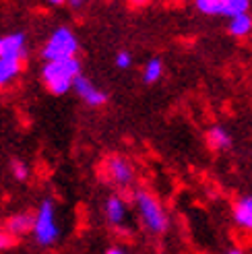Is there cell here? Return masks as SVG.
Listing matches in <instances>:
<instances>
[{"instance_id": "6da1fadb", "label": "cell", "mask_w": 252, "mask_h": 254, "mask_svg": "<svg viewBox=\"0 0 252 254\" xmlns=\"http://www.w3.org/2000/svg\"><path fill=\"white\" fill-rule=\"evenodd\" d=\"M132 200H134V207H136V213L141 217V223L143 227L153 234V236H163L168 230H170V215L168 211L163 209L161 200L149 192V190H134L132 194Z\"/></svg>"}, {"instance_id": "7a4b0ae2", "label": "cell", "mask_w": 252, "mask_h": 254, "mask_svg": "<svg viewBox=\"0 0 252 254\" xmlns=\"http://www.w3.org/2000/svg\"><path fill=\"white\" fill-rule=\"evenodd\" d=\"M79 74H81V60L74 56V58L46 62L42 68V81L50 93L64 95L72 89V83Z\"/></svg>"}, {"instance_id": "3957f363", "label": "cell", "mask_w": 252, "mask_h": 254, "mask_svg": "<svg viewBox=\"0 0 252 254\" xmlns=\"http://www.w3.org/2000/svg\"><path fill=\"white\" fill-rule=\"evenodd\" d=\"M31 234L37 246L50 248L58 244V240L62 236L60 223H58V213H56V202L52 198H44L40 202V207L33 213V227Z\"/></svg>"}, {"instance_id": "277c9868", "label": "cell", "mask_w": 252, "mask_h": 254, "mask_svg": "<svg viewBox=\"0 0 252 254\" xmlns=\"http://www.w3.org/2000/svg\"><path fill=\"white\" fill-rule=\"evenodd\" d=\"M79 50V40L68 27H58L54 33L48 37L44 44L42 58L44 62H54V60H64V58H74Z\"/></svg>"}, {"instance_id": "5b68a950", "label": "cell", "mask_w": 252, "mask_h": 254, "mask_svg": "<svg viewBox=\"0 0 252 254\" xmlns=\"http://www.w3.org/2000/svg\"><path fill=\"white\" fill-rule=\"evenodd\" d=\"M104 176L110 184H114L116 188H130L136 180V172L132 163L122 157V155H110L104 161Z\"/></svg>"}, {"instance_id": "8992f818", "label": "cell", "mask_w": 252, "mask_h": 254, "mask_svg": "<svg viewBox=\"0 0 252 254\" xmlns=\"http://www.w3.org/2000/svg\"><path fill=\"white\" fill-rule=\"evenodd\" d=\"M196 8L203 15H225L240 17L250 8V0H196Z\"/></svg>"}, {"instance_id": "52a82bcc", "label": "cell", "mask_w": 252, "mask_h": 254, "mask_svg": "<svg viewBox=\"0 0 252 254\" xmlns=\"http://www.w3.org/2000/svg\"><path fill=\"white\" fill-rule=\"evenodd\" d=\"M27 56V35L23 31L0 35V58H15L25 60Z\"/></svg>"}, {"instance_id": "ba28073f", "label": "cell", "mask_w": 252, "mask_h": 254, "mask_svg": "<svg viewBox=\"0 0 252 254\" xmlns=\"http://www.w3.org/2000/svg\"><path fill=\"white\" fill-rule=\"evenodd\" d=\"M72 89H74V93H77L85 104L91 106V108H99V106H104L108 101V95L102 91V89H97L89 79L83 77V74H79V77L74 79Z\"/></svg>"}, {"instance_id": "9c48e42d", "label": "cell", "mask_w": 252, "mask_h": 254, "mask_svg": "<svg viewBox=\"0 0 252 254\" xmlns=\"http://www.w3.org/2000/svg\"><path fill=\"white\" fill-rule=\"evenodd\" d=\"M126 215H128V211H126V200L122 196L112 194V196L106 198L104 217L112 227H122L126 223Z\"/></svg>"}, {"instance_id": "30bf717a", "label": "cell", "mask_w": 252, "mask_h": 254, "mask_svg": "<svg viewBox=\"0 0 252 254\" xmlns=\"http://www.w3.org/2000/svg\"><path fill=\"white\" fill-rule=\"evenodd\" d=\"M31 227H33V213L21 211V213L10 215V217L6 219L4 232H6L10 238H21V236L31 234Z\"/></svg>"}, {"instance_id": "8fae6325", "label": "cell", "mask_w": 252, "mask_h": 254, "mask_svg": "<svg viewBox=\"0 0 252 254\" xmlns=\"http://www.w3.org/2000/svg\"><path fill=\"white\" fill-rule=\"evenodd\" d=\"M234 223L244 232H252V194L242 196L234 202L232 209Z\"/></svg>"}, {"instance_id": "7c38bea8", "label": "cell", "mask_w": 252, "mask_h": 254, "mask_svg": "<svg viewBox=\"0 0 252 254\" xmlns=\"http://www.w3.org/2000/svg\"><path fill=\"white\" fill-rule=\"evenodd\" d=\"M207 143H209V147L213 151H228L232 147V136L225 128L215 126V128H211L207 132Z\"/></svg>"}, {"instance_id": "4fadbf2b", "label": "cell", "mask_w": 252, "mask_h": 254, "mask_svg": "<svg viewBox=\"0 0 252 254\" xmlns=\"http://www.w3.org/2000/svg\"><path fill=\"white\" fill-rule=\"evenodd\" d=\"M23 68V62L15 58H0V87H4L17 77Z\"/></svg>"}, {"instance_id": "5bb4252c", "label": "cell", "mask_w": 252, "mask_h": 254, "mask_svg": "<svg viewBox=\"0 0 252 254\" xmlns=\"http://www.w3.org/2000/svg\"><path fill=\"white\" fill-rule=\"evenodd\" d=\"M228 31H230L232 35H236V37L248 35V33L252 31V17L248 15V12H246V15H240V17H234V19L230 21Z\"/></svg>"}, {"instance_id": "9a60e30c", "label": "cell", "mask_w": 252, "mask_h": 254, "mask_svg": "<svg viewBox=\"0 0 252 254\" xmlns=\"http://www.w3.org/2000/svg\"><path fill=\"white\" fill-rule=\"evenodd\" d=\"M161 72H163L161 60H159V58H153V60H149V62H147L145 72H143V79H145V83H155V81H159Z\"/></svg>"}, {"instance_id": "2e32d148", "label": "cell", "mask_w": 252, "mask_h": 254, "mask_svg": "<svg viewBox=\"0 0 252 254\" xmlns=\"http://www.w3.org/2000/svg\"><path fill=\"white\" fill-rule=\"evenodd\" d=\"M10 174L17 182H25L29 178V166L23 159H12L10 161Z\"/></svg>"}, {"instance_id": "e0dca14e", "label": "cell", "mask_w": 252, "mask_h": 254, "mask_svg": "<svg viewBox=\"0 0 252 254\" xmlns=\"http://www.w3.org/2000/svg\"><path fill=\"white\" fill-rule=\"evenodd\" d=\"M116 66L118 68H130L132 66V56L126 52V50H122V52L116 54Z\"/></svg>"}, {"instance_id": "ac0fdd59", "label": "cell", "mask_w": 252, "mask_h": 254, "mask_svg": "<svg viewBox=\"0 0 252 254\" xmlns=\"http://www.w3.org/2000/svg\"><path fill=\"white\" fill-rule=\"evenodd\" d=\"M12 244V238L2 230V227H0V250H4V248H8Z\"/></svg>"}, {"instance_id": "d6986e66", "label": "cell", "mask_w": 252, "mask_h": 254, "mask_svg": "<svg viewBox=\"0 0 252 254\" xmlns=\"http://www.w3.org/2000/svg\"><path fill=\"white\" fill-rule=\"evenodd\" d=\"M106 254H128V252H126L124 248H118V246H114V248H110Z\"/></svg>"}, {"instance_id": "ffe728a7", "label": "cell", "mask_w": 252, "mask_h": 254, "mask_svg": "<svg viewBox=\"0 0 252 254\" xmlns=\"http://www.w3.org/2000/svg\"><path fill=\"white\" fill-rule=\"evenodd\" d=\"M66 2L70 4V8H81L83 6V0H66Z\"/></svg>"}, {"instance_id": "44dd1931", "label": "cell", "mask_w": 252, "mask_h": 254, "mask_svg": "<svg viewBox=\"0 0 252 254\" xmlns=\"http://www.w3.org/2000/svg\"><path fill=\"white\" fill-rule=\"evenodd\" d=\"M48 2H50V4H54V6H58V4H64L66 0H48Z\"/></svg>"}, {"instance_id": "7402d4cb", "label": "cell", "mask_w": 252, "mask_h": 254, "mask_svg": "<svg viewBox=\"0 0 252 254\" xmlns=\"http://www.w3.org/2000/svg\"><path fill=\"white\" fill-rule=\"evenodd\" d=\"M225 254H244L240 248H232V250H228V252H225Z\"/></svg>"}, {"instance_id": "603a6c76", "label": "cell", "mask_w": 252, "mask_h": 254, "mask_svg": "<svg viewBox=\"0 0 252 254\" xmlns=\"http://www.w3.org/2000/svg\"><path fill=\"white\" fill-rule=\"evenodd\" d=\"M149 0H132V4H147Z\"/></svg>"}]
</instances>
